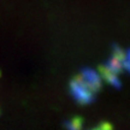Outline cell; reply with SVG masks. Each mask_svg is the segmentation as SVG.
I'll use <instances>...</instances> for the list:
<instances>
[{"label": "cell", "mask_w": 130, "mask_h": 130, "mask_svg": "<svg viewBox=\"0 0 130 130\" xmlns=\"http://www.w3.org/2000/svg\"><path fill=\"white\" fill-rule=\"evenodd\" d=\"M81 124H82L81 119L79 118H75V119L70 122V124H68V128H69V130H79L81 129Z\"/></svg>", "instance_id": "cell-2"}, {"label": "cell", "mask_w": 130, "mask_h": 130, "mask_svg": "<svg viewBox=\"0 0 130 130\" xmlns=\"http://www.w3.org/2000/svg\"><path fill=\"white\" fill-rule=\"evenodd\" d=\"M101 88V76L90 69H84L71 81V93L78 102H90Z\"/></svg>", "instance_id": "cell-1"}, {"label": "cell", "mask_w": 130, "mask_h": 130, "mask_svg": "<svg viewBox=\"0 0 130 130\" xmlns=\"http://www.w3.org/2000/svg\"><path fill=\"white\" fill-rule=\"evenodd\" d=\"M124 68L130 72V52L128 56H124Z\"/></svg>", "instance_id": "cell-4"}, {"label": "cell", "mask_w": 130, "mask_h": 130, "mask_svg": "<svg viewBox=\"0 0 130 130\" xmlns=\"http://www.w3.org/2000/svg\"><path fill=\"white\" fill-rule=\"evenodd\" d=\"M92 130H112V126L110 123H106V122H105V123H100L99 125H96Z\"/></svg>", "instance_id": "cell-3"}]
</instances>
